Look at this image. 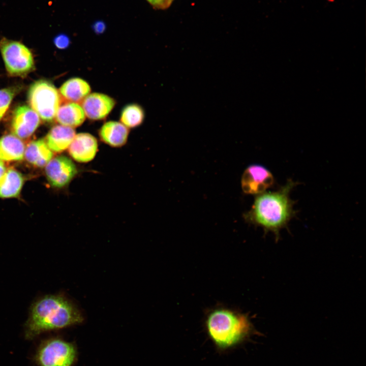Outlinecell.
<instances>
[{
    "mask_svg": "<svg viewBox=\"0 0 366 366\" xmlns=\"http://www.w3.org/2000/svg\"><path fill=\"white\" fill-rule=\"evenodd\" d=\"M83 317L77 308L62 295L43 296L32 305L25 325V337L33 339L47 331L81 323Z\"/></svg>",
    "mask_w": 366,
    "mask_h": 366,
    "instance_id": "cell-1",
    "label": "cell"
},
{
    "mask_svg": "<svg viewBox=\"0 0 366 366\" xmlns=\"http://www.w3.org/2000/svg\"><path fill=\"white\" fill-rule=\"evenodd\" d=\"M298 182L288 179L286 184L275 192H265L257 196L248 217L253 224L263 228L265 232H271L278 241L280 232L287 228L296 215L293 208L295 201L290 197L292 190Z\"/></svg>",
    "mask_w": 366,
    "mask_h": 366,
    "instance_id": "cell-2",
    "label": "cell"
},
{
    "mask_svg": "<svg viewBox=\"0 0 366 366\" xmlns=\"http://www.w3.org/2000/svg\"><path fill=\"white\" fill-rule=\"evenodd\" d=\"M204 327L208 338L220 352L236 347L256 333L248 315L222 307L208 312Z\"/></svg>",
    "mask_w": 366,
    "mask_h": 366,
    "instance_id": "cell-3",
    "label": "cell"
},
{
    "mask_svg": "<svg viewBox=\"0 0 366 366\" xmlns=\"http://www.w3.org/2000/svg\"><path fill=\"white\" fill-rule=\"evenodd\" d=\"M28 100L30 107L44 121L50 122L55 118L60 97L52 83L45 80L34 82L28 90Z\"/></svg>",
    "mask_w": 366,
    "mask_h": 366,
    "instance_id": "cell-4",
    "label": "cell"
},
{
    "mask_svg": "<svg viewBox=\"0 0 366 366\" xmlns=\"http://www.w3.org/2000/svg\"><path fill=\"white\" fill-rule=\"evenodd\" d=\"M0 51L11 75L24 76L34 69L32 52L21 42L3 37L0 39Z\"/></svg>",
    "mask_w": 366,
    "mask_h": 366,
    "instance_id": "cell-5",
    "label": "cell"
},
{
    "mask_svg": "<svg viewBox=\"0 0 366 366\" xmlns=\"http://www.w3.org/2000/svg\"><path fill=\"white\" fill-rule=\"evenodd\" d=\"M76 356L71 344L59 339L44 341L36 355L39 366H71Z\"/></svg>",
    "mask_w": 366,
    "mask_h": 366,
    "instance_id": "cell-6",
    "label": "cell"
},
{
    "mask_svg": "<svg viewBox=\"0 0 366 366\" xmlns=\"http://www.w3.org/2000/svg\"><path fill=\"white\" fill-rule=\"evenodd\" d=\"M45 167V175L49 184L58 189L67 186L78 172L73 161L63 155L53 157Z\"/></svg>",
    "mask_w": 366,
    "mask_h": 366,
    "instance_id": "cell-7",
    "label": "cell"
},
{
    "mask_svg": "<svg viewBox=\"0 0 366 366\" xmlns=\"http://www.w3.org/2000/svg\"><path fill=\"white\" fill-rule=\"evenodd\" d=\"M274 182L272 173L265 167L258 164L248 166L241 177V188L246 194H260Z\"/></svg>",
    "mask_w": 366,
    "mask_h": 366,
    "instance_id": "cell-8",
    "label": "cell"
},
{
    "mask_svg": "<svg viewBox=\"0 0 366 366\" xmlns=\"http://www.w3.org/2000/svg\"><path fill=\"white\" fill-rule=\"evenodd\" d=\"M40 118L30 107L27 105L17 107L14 111L11 121L13 135L20 139L30 137L38 128Z\"/></svg>",
    "mask_w": 366,
    "mask_h": 366,
    "instance_id": "cell-9",
    "label": "cell"
},
{
    "mask_svg": "<svg viewBox=\"0 0 366 366\" xmlns=\"http://www.w3.org/2000/svg\"><path fill=\"white\" fill-rule=\"evenodd\" d=\"M97 139L87 133L75 135L68 149L71 157L79 163H87L95 157L98 151Z\"/></svg>",
    "mask_w": 366,
    "mask_h": 366,
    "instance_id": "cell-10",
    "label": "cell"
},
{
    "mask_svg": "<svg viewBox=\"0 0 366 366\" xmlns=\"http://www.w3.org/2000/svg\"><path fill=\"white\" fill-rule=\"evenodd\" d=\"M115 104L114 100L106 95L92 93L82 100L81 107L88 118L101 120L109 114Z\"/></svg>",
    "mask_w": 366,
    "mask_h": 366,
    "instance_id": "cell-11",
    "label": "cell"
},
{
    "mask_svg": "<svg viewBox=\"0 0 366 366\" xmlns=\"http://www.w3.org/2000/svg\"><path fill=\"white\" fill-rule=\"evenodd\" d=\"M73 128L62 125L52 127L44 139L53 153H61L67 149L75 136Z\"/></svg>",
    "mask_w": 366,
    "mask_h": 366,
    "instance_id": "cell-12",
    "label": "cell"
},
{
    "mask_svg": "<svg viewBox=\"0 0 366 366\" xmlns=\"http://www.w3.org/2000/svg\"><path fill=\"white\" fill-rule=\"evenodd\" d=\"M129 132L128 128L122 123L109 121L102 126L99 134L103 142L110 146L118 147L126 144Z\"/></svg>",
    "mask_w": 366,
    "mask_h": 366,
    "instance_id": "cell-13",
    "label": "cell"
},
{
    "mask_svg": "<svg viewBox=\"0 0 366 366\" xmlns=\"http://www.w3.org/2000/svg\"><path fill=\"white\" fill-rule=\"evenodd\" d=\"M25 148L22 141L14 135H4L0 138V160L4 163L21 161Z\"/></svg>",
    "mask_w": 366,
    "mask_h": 366,
    "instance_id": "cell-14",
    "label": "cell"
},
{
    "mask_svg": "<svg viewBox=\"0 0 366 366\" xmlns=\"http://www.w3.org/2000/svg\"><path fill=\"white\" fill-rule=\"evenodd\" d=\"M54 153L45 141L39 139L30 142L25 148L24 159L36 167H45L53 158Z\"/></svg>",
    "mask_w": 366,
    "mask_h": 366,
    "instance_id": "cell-15",
    "label": "cell"
},
{
    "mask_svg": "<svg viewBox=\"0 0 366 366\" xmlns=\"http://www.w3.org/2000/svg\"><path fill=\"white\" fill-rule=\"evenodd\" d=\"M24 183L23 175L13 168L7 169L0 177V198L19 196Z\"/></svg>",
    "mask_w": 366,
    "mask_h": 366,
    "instance_id": "cell-16",
    "label": "cell"
},
{
    "mask_svg": "<svg viewBox=\"0 0 366 366\" xmlns=\"http://www.w3.org/2000/svg\"><path fill=\"white\" fill-rule=\"evenodd\" d=\"M55 118L60 125L73 128L83 123L85 115L79 104L68 102L59 105Z\"/></svg>",
    "mask_w": 366,
    "mask_h": 366,
    "instance_id": "cell-17",
    "label": "cell"
},
{
    "mask_svg": "<svg viewBox=\"0 0 366 366\" xmlns=\"http://www.w3.org/2000/svg\"><path fill=\"white\" fill-rule=\"evenodd\" d=\"M88 83L80 78H72L66 81L59 88L62 96L69 102H79L89 95Z\"/></svg>",
    "mask_w": 366,
    "mask_h": 366,
    "instance_id": "cell-18",
    "label": "cell"
},
{
    "mask_svg": "<svg viewBox=\"0 0 366 366\" xmlns=\"http://www.w3.org/2000/svg\"><path fill=\"white\" fill-rule=\"evenodd\" d=\"M144 117L142 108L135 104L126 106L120 115V121L128 128L136 127L142 123Z\"/></svg>",
    "mask_w": 366,
    "mask_h": 366,
    "instance_id": "cell-19",
    "label": "cell"
},
{
    "mask_svg": "<svg viewBox=\"0 0 366 366\" xmlns=\"http://www.w3.org/2000/svg\"><path fill=\"white\" fill-rule=\"evenodd\" d=\"M17 89L16 87L0 89V121L8 109Z\"/></svg>",
    "mask_w": 366,
    "mask_h": 366,
    "instance_id": "cell-20",
    "label": "cell"
},
{
    "mask_svg": "<svg viewBox=\"0 0 366 366\" xmlns=\"http://www.w3.org/2000/svg\"><path fill=\"white\" fill-rule=\"evenodd\" d=\"M53 43L58 49H64L68 47L70 40L68 36L60 34L54 38Z\"/></svg>",
    "mask_w": 366,
    "mask_h": 366,
    "instance_id": "cell-21",
    "label": "cell"
},
{
    "mask_svg": "<svg viewBox=\"0 0 366 366\" xmlns=\"http://www.w3.org/2000/svg\"><path fill=\"white\" fill-rule=\"evenodd\" d=\"M154 8L164 10L168 8L172 0H146Z\"/></svg>",
    "mask_w": 366,
    "mask_h": 366,
    "instance_id": "cell-22",
    "label": "cell"
},
{
    "mask_svg": "<svg viewBox=\"0 0 366 366\" xmlns=\"http://www.w3.org/2000/svg\"><path fill=\"white\" fill-rule=\"evenodd\" d=\"M92 28L95 33L97 34H101L105 32L106 26L104 21L97 20L93 23Z\"/></svg>",
    "mask_w": 366,
    "mask_h": 366,
    "instance_id": "cell-23",
    "label": "cell"
},
{
    "mask_svg": "<svg viewBox=\"0 0 366 366\" xmlns=\"http://www.w3.org/2000/svg\"><path fill=\"white\" fill-rule=\"evenodd\" d=\"M6 169L7 168L4 162L0 160V177L3 175Z\"/></svg>",
    "mask_w": 366,
    "mask_h": 366,
    "instance_id": "cell-24",
    "label": "cell"
}]
</instances>
